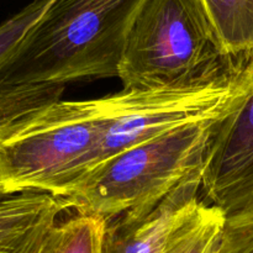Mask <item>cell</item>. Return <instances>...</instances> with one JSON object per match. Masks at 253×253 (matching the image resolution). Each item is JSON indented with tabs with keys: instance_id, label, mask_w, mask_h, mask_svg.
Wrapping results in <instances>:
<instances>
[{
	"instance_id": "obj_10",
	"label": "cell",
	"mask_w": 253,
	"mask_h": 253,
	"mask_svg": "<svg viewBox=\"0 0 253 253\" xmlns=\"http://www.w3.org/2000/svg\"><path fill=\"white\" fill-rule=\"evenodd\" d=\"M226 214L204 199L178 227L163 253H220Z\"/></svg>"
},
{
	"instance_id": "obj_3",
	"label": "cell",
	"mask_w": 253,
	"mask_h": 253,
	"mask_svg": "<svg viewBox=\"0 0 253 253\" xmlns=\"http://www.w3.org/2000/svg\"><path fill=\"white\" fill-rule=\"evenodd\" d=\"M101 116L96 99L57 100L0 141L2 197L42 193L67 199L94 166Z\"/></svg>"
},
{
	"instance_id": "obj_12",
	"label": "cell",
	"mask_w": 253,
	"mask_h": 253,
	"mask_svg": "<svg viewBox=\"0 0 253 253\" xmlns=\"http://www.w3.org/2000/svg\"><path fill=\"white\" fill-rule=\"evenodd\" d=\"M108 221L82 212L61 219L49 232L42 253H103Z\"/></svg>"
},
{
	"instance_id": "obj_7",
	"label": "cell",
	"mask_w": 253,
	"mask_h": 253,
	"mask_svg": "<svg viewBox=\"0 0 253 253\" xmlns=\"http://www.w3.org/2000/svg\"><path fill=\"white\" fill-rule=\"evenodd\" d=\"M202 173L185 180L147 215L109 220L103 253H163L175 230L203 199Z\"/></svg>"
},
{
	"instance_id": "obj_14",
	"label": "cell",
	"mask_w": 253,
	"mask_h": 253,
	"mask_svg": "<svg viewBox=\"0 0 253 253\" xmlns=\"http://www.w3.org/2000/svg\"><path fill=\"white\" fill-rule=\"evenodd\" d=\"M220 253H253V207L226 216Z\"/></svg>"
},
{
	"instance_id": "obj_5",
	"label": "cell",
	"mask_w": 253,
	"mask_h": 253,
	"mask_svg": "<svg viewBox=\"0 0 253 253\" xmlns=\"http://www.w3.org/2000/svg\"><path fill=\"white\" fill-rule=\"evenodd\" d=\"M236 61L225 54L198 0H148L130 32L118 78L123 89L188 84Z\"/></svg>"
},
{
	"instance_id": "obj_2",
	"label": "cell",
	"mask_w": 253,
	"mask_h": 253,
	"mask_svg": "<svg viewBox=\"0 0 253 253\" xmlns=\"http://www.w3.org/2000/svg\"><path fill=\"white\" fill-rule=\"evenodd\" d=\"M217 123L178 128L104 161L67 200L76 212L106 220L145 216L185 180L202 173Z\"/></svg>"
},
{
	"instance_id": "obj_11",
	"label": "cell",
	"mask_w": 253,
	"mask_h": 253,
	"mask_svg": "<svg viewBox=\"0 0 253 253\" xmlns=\"http://www.w3.org/2000/svg\"><path fill=\"white\" fill-rule=\"evenodd\" d=\"M64 89L66 85H12L0 82V141L14 132L39 110L61 100Z\"/></svg>"
},
{
	"instance_id": "obj_15",
	"label": "cell",
	"mask_w": 253,
	"mask_h": 253,
	"mask_svg": "<svg viewBox=\"0 0 253 253\" xmlns=\"http://www.w3.org/2000/svg\"><path fill=\"white\" fill-rule=\"evenodd\" d=\"M1 198H4V197H2V195H1V193H0V199H1Z\"/></svg>"
},
{
	"instance_id": "obj_9",
	"label": "cell",
	"mask_w": 253,
	"mask_h": 253,
	"mask_svg": "<svg viewBox=\"0 0 253 253\" xmlns=\"http://www.w3.org/2000/svg\"><path fill=\"white\" fill-rule=\"evenodd\" d=\"M198 2L229 58L253 56V0H198Z\"/></svg>"
},
{
	"instance_id": "obj_1",
	"label": "cell",
	"mask_w": 253,
	"mask_h": 253,
	"mask_svg": "<svg viewBox=\"0 0 253 253\" xmlns=\"http://www.w3.org/2000/svg\"><path fill=\"white\" fill-rule=\"evenodd\" d=\"M148 0H53L0 82L12 85L118 78L128 36Z\"/></svg>"
},
{
	"instance_id": "obj_6",
	"label": "cell",
	"mask_w": 253,
	"mask_h": 253,
	"mask_svg": "<svg viewBox=\"0 0 253 253\" xmlns=\"http://www.w3.org/2000/svg\"><path fill=\"white\" fill-rule=\"evenodd\" d=\"M202 195L229 215L253 207V56L246 93L215 125L202 169Z\"/></svg>"
},
{
	"instance_id": "obj_4",
	"label": "cell",
	"mask_w": 253,
	"mask_h": 253,
	"mask_svg": "<svg viewBox=\"0 0 253 253\" xmlns=\"http://www.w3.org/2000/svg\"><path fill=\"white\" fill-rule=\"evenodd\" d=\"M251 57L194 83L123 89L96 99L101 130L91 170L128 148L178 128L221 121L246 93Z\"/></svg>"
},
{
	"instance_id": "obj_8",
	"label": "cell",
	"mask_w": 253,
	"mask_h": 253,
	"mask_svg": "<svg viewBox=\"0 0 253 253\" xmlns=\"http://www.w3.org/2000/svg\"><path fill=\"white\" fill-rule=\"evenodd\" d=\"M63 198L21 193L0 199V253H42L59 216L71 210Z\"/></svg>"
},
{
	"instance_id": "obj_13",
	"label": "cell",
	"mask_w": 253,
	"mask_h": 253,
	"mask_svg": "<svg viewBox=\"0 0 253 253\" xmlns=\"http://www.w3.org/2000/svg\"><path fill=\"white\" fill-rule=\"evenodd\" d=\"M53 0H32L20 11L0 24V73L19 48L27 32Z\"/></svg>"
}]
</instances>
